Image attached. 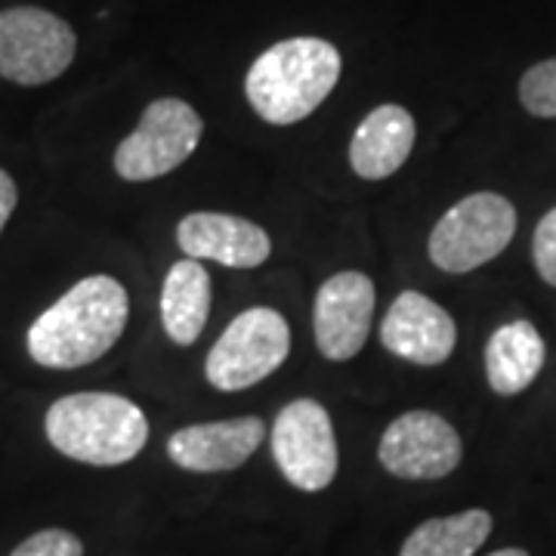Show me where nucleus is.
<instances>
[{"label": "nucleus", "mask_w": 556, "mask_h": 556, "mask_svg": "<svg viewBox=\"0 0 556 556\" xmlns=\"http://www.w3.org/2000/svg\"><path fill=\"white\" fill-rule=\"evenodd\" d=\"M130 298L118 278L87 276L28 328V356L40 368L72 371L102 358L124 334Z\"/></svg>", "instance_id": "f257e3e1"}, {"label": "nucleus", "mask_w": 556, "mask_h": 556, "mask_svg": "<svg viewBox=\"0 0 556 556\" xmlns=\"http://www.w3.org/2000/svg\"><path fill=\"white\" fill-rule=\"evenodd\" d=\"M340 72L343 60L331 40H278L251 65L244 78V97L266 124L288 127L309 118L331 97Z\"/></svg>", "instance_id": "f03ea898"}, {"label": "nucleus", "mask_w": 556, "mask_h": 556, "mask_svg": "<svg viewBox=\"0 0 556 556\" xmlns=\"http://www.w3.org/2000/svg\"><path fill=\"white\" fill-rule=\"evenodd\" d=\"M43 430L60 455L90 467H121L146 448L149 420L118 393H72L56 399Z\"/></svg>", "instance_id": "7ed1b4c3"}, {"label": "nucleus", "mask_w": 556, "mask_h": 556, "mask_svg": "<svg viewBox=\"0 0 556 556\" xmlns=\"http://www.w3.org/2000/svg\"><path fill=\"white\" fill-rule=\"evenodd\" d=\"M517 207L497 192H473L437 219L427 251L442 273H473L507 251L517 236Z\"/></svg>", "instance_id": "20e7f679"}, {"label": "nucleus", "mask_w": 556, "mask_h": 556, "mask_svg": "<svg viewBox=\"0 0 556 556\" xmlns=\"http://www.w3.org/2000/svg\"><path fill=\"white\" fill-rule=\"evenodd\" d=\"M291 353L288 318L269 306H251L226 325L211 346L204 375L219 393H239L257 387L285 365Z\"/></svg>", "instance_id": "39448f33"}, {"label": "nucleus", "mask_w": 556, "mask_h": 556, "mask_svg": "<svg viewBox=\"0 0 556 556\" xmlns=\"http://www.w3.org/2000/svg\"><path fill=\"white\" fill-rule=\"evenodd\" d=\"M78 53L72 25L40 7L0 10V78L40 87L68 72Z\"/></svg>", "instance_id": "423d86ee"}, {"label": "nucleus", "mask_w": 556, "mask_h": 556, "mask_svg": "<svg viewBox=\"0 0 556 556\" xmlns=\"http://www.w3.org/2000/svg\"><path fill=\"white\" fill-rule=\"evenodd\" d=\"M204 121L177 97L149 102L139 115L137 130L115 149V174L127 182H149L167 177L199 149Z\"/></svg>", "instance_id": "0eeeda50"}, {"label": "nucleus", "mask_w": 556, "mask_h": 556, "mask_svg": "<svg viewBox=\"0 0 556 556\" xmlns=\"http://www.w3.org/2000/svg\"><path fill=\"white\" fill-rule=\"evenodd\" d=\"M273 457L281 477L300 492H321L338 477V437L328 408L316 399H294L273 424Z\"/></svg>", "instance_id": "6e6552de"}, {"label": "nucleus", "mask_w": 556, "mask_h": 556, "mask_svg": "<svg viewBox=\"0 0 556 556\" xmlns=\"http://www.w3.org/2000/svg\"><path fill=\"white\" fill-rule=\"evenodd\" d=\"M378 457L387 473L412 482H430L455 473L464 442L437 412H405L380 437Z\"/></svg>", "instance_id": "1a4fd4ad"}, {"label": "nucleus", "mask_w": 556, "mask_h": 556, "mask_svg": "<svg viewBox=\"0 0 556 556\" xmlns=\"http://www.w3.org/2000/svg\"><path fill=\"white\" fill-rule=\"evenodd\" d=\"M375 281L356 269L334 273L318 288L313 331L318 353L328 362H346L362 353L375 318Z\"/></svg>", "instance_id": "9d476101"}, {"label": "nucleus", "mask_w": 556, "mask_h": 556, "mask_svg": "<svg viewBox=\"0 0 556 556\" xmlns=\"http://www.w3.org/2000/svg\"><path fill=\"white\" fill-rule=\"evenodd\" d=\"M380 343L387 353L417 368H437L455 353L457 325L437 300L417 291H402L380 325Z\"/></svg>", "instance_id": "9b49d317"}, {"label": "nucleus", "mask_w": 556, "mask_h": 556, "mask_svg": "<svg viewBox=\"0 0 556 556\" xmlns=\"http://www.w3.org/2000/svg\"><path fill=\"white\" fill-rule=\"evenodd\" d=\"M177 244L189 260H214L229 269H257L273 254V239L263 226L217 211H195L179 219Z\"/></svg>", "instance_id": "f8f14e48"}, {"label": "nucleus", "mask_w": 556, "mask_h": 556, "mask_svg": "<svg viewBox=\"0 0 556 556\" xmlns=\"http://www.w3.org/2000/svg\"><path fill=\"white\" fill-rule=\"evenodd\" d=\"M266 439V424L254 415L182 427L167 439V457L189 473H229Z\"/></svg>", "instance_id": "ddd939ff"}, {"label": "nucleus", "mask_w": 556, "mask_h": 556, "mask_svg": "<svg viewBox=\"0 0 556 556\" xmlns=\"http://www.w3.org/2000/svg\"><path fill=\"white\" fill-rule=\"evenodd\" d=\"M417 139V124L396 102L378 105L358 121L350 139V167L362 179H387L408 161Z\"/></svg>", "instance_id": "4468645a"}, {"label": "nucleus", "mask_w": 556, "mask_h": 556, "mask_svg": "<svg viewBox=\"0 0 556 556\" xmlns=\"http://www.w3.org/2000/svg\"><path fill=\"white\" fill-rule=\"evenodd\" d=\"M544 358V338L529 318L504 321L485 343V380L497 396H517L535 383Z\"/></svg>", "instance_id": "2eb2a0df"}, {"label": "nucleus", "mask_w": 556, "mask_h": 556, "mask_svg": "<svg viewBox=\"0 0 556 556\" xmlns=\"http://www.w3.org/2000/svg\"><path fill=\"white\" fill-rule=\"evenodd\" d=\"M211 316V276L199 260H179L161 285V325L177 346H192Z\"/></svg>", "instance_id": "dca6fc26"}, {"label": "nucleus", "mask_w": 556, "mask_h": 556, "mask_svg": "<svg viewBox=\"0 0 556 556\" xmlns=\"http://www.w3.org/2000/svg\"><path fill=\"white\" fill-rule=\"evenodd\" d=\"M492 535V514L489 510H464L452 517H437L420 522L405 538L399 556H473Z\"/></svg>", "instance_id": "f3484780"}, {"label": "nucleus", "mask_w": 556, "mask_h": 556, "mask_svg": "<svg viewBox=\"0 0 556 556\" xmlns=\"http://www.w3.org/2000/svg\"><path fill=\"white\" fill-rule=\"evenodd\" d=\"M519 102L529 115L544 121L556 118V56L535 62L519 78Z\"/></svg>", "instance_id": "a211bd4d"}, {"label": "nucleus", "mask_w": 556, "mask_h": 556, "mask_svg": "<svg viewBox=\"0 0 556 556\" xmlns=\"http://www.w3.org/2000/svg\"><path fill=\"white\" fill-rule=\"evenodd\" d=\"M10 556H84V544L65 529H43L38 535L25 538Z\"/></svg>", "instance_id": "6ab92c4d"}, {"label": "nucleus", "mask_w": 556, "mask_h": 556, "mask_svg": "<svg viewBox=\"0 0 556 556\" xmlns=\"http://www.w3.org/2000/svg\"><path fill=\"white\" fill-rule=\"evenodd\" d=\"M532 260L541 281L556 288V207L538 219L535 236H532Z\"/></svg>", "instance_id": "aec40b11"}, {"label": "nucleus", "mask_w": 556, "mask_h": 556, "mask_svg": "<svg viewBox=\"0 0 556 556\" xmlns=\"http://www.w3.org/2000/svg\"><path fill=\"white\" fill-rule=\"evenodd\" d=\"M16 204H20V189H16V179L10 177V174L0 167V232H3V226L10 223V217H13Z\"/></svg>", "instance_id": "412c9836"}, {"label": "nucleus", "mask_w": 556, "mask_h": 556, "mask_svg": "<svg viewBox=\"0 0 556 556\" xmlns=\"http://www.w3.org/2000/svg\"><path fill=\"white\" fill-rule=\"evenodd\" d=\"M489 556H529L522 547H504V551H495V554Z\"/></svg>", "instance_id": "4be33fe9"}]
</instances>
